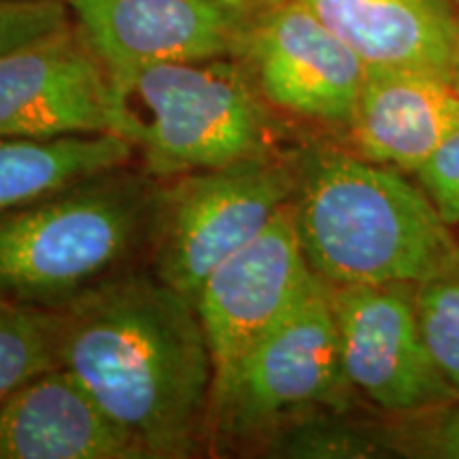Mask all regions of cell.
Here are the masks:
<instances>
[{
  "label": "cell",
  "instance_id": "cell-13",
  "mask_svg": "<svg viewBox=\"0 0 459 459\" xmlns=\"http://www.w3.org/2000/svg\"><path fill=\"white\" fill-rule=\"evenodd\" d=\"M459 130V96L426 73L368 68L349 124L358 156L415 175Z\"/></svg>",
  "mask_w": 459,
  "mask_h": 459
},
{
  "label": "cell",
  "instance_id": "cell-6",
  "mask_svg": "<svg viewBox=\"0 0 459 459\" xmlns=\"http://www.w3.org/2000/svg\"><path fill=\"white\" fill-rule=\"evenodd\" d=\"M294 189L296 160L277 152L162 181L147 266L196 304L204 279L254 240Z\"/></svg>",
  "mask_w": 459,
  "mask_h": 459
},
{
  "label": "cell",
  "instance_id": "cell-19",
  "mask_svg": "<svg viewBox=\"0 0 459 459\" xmlns=\"http://www.w3.org/2000/svg\"><path fill=\"white\" fill-rule=\"evenodd\" d=\"M415 179L440 217L451 228L459 226V130L419 166Z\"/></svg>",
  "mask_w": 459,
  "mask_h": 459
},
{
  "label": "cell",
  "instance_id": "cell-10",
  "mask_svg": "<svg viewBox=\"0 0 459 459\" xmlns=\"http://www.w3.org/2000/svg\"><path fill=\"white\" fill-rule=\"evenodd\" d=\"M107 73L237 57L251 17L217 0H66Z\"/></svg>",
  "mask_w": 459,
  "mask_h": 459
},
{
  "label": "cell",
  "instance_id": "cell-8",
  "mask_svg": "<svg viewBox=\"0 0 459 459\" xmlns=\"http://www.w3.org/2000/svg\"><path fill=\"white\" fill-rule=\"evenodd\" d=\"M238 60L266 105L349 128L368 66L300 0H281L247 24Z\"/></svg>",
  "mask_w": 459,
  "mask_h": 459
},
{
  "label": "cell",
  "instance_id": "cell-3",
  "mask_svg": "<svg viewBox=\"0 0 459 459\" xmlns=\"http://www.w3.org/2000/svg\"><path fill=\"white\" fill-rule=\"evenodd\" d=\"M162 181L115 166L0 213V300L62 311L149 264Z\"/></svg>",
  "mask_w": 459,
  "mask_h": 459
},
{
  "label": "cell",
  "instance_id": "cell-11",
  "mask_svg": "<svg viewBox=\"0 0 459 459\" xmlns=\"http://www.w3.org/2000/svg\"><path fill=\"white\" fill-rule=\"evenodd\" d=\"M111 132L108 74L74 24L0 56V136Z\"/></svg>",
  "mask_w": 459,
  "mask_h": 459
},
{
  "label": "cell",
  "instance_id": "cell-17",
  "mask_svg": "<svg viewBox=\"0 0 459 459\" xmlns=\"http://www.w3.org/2000/svg\"><path fill=\"white\" fill-rule=\"evenodd\" d=\"M415 308L423 342L459 398V260L415 285Z\"/></svg>",
  "mask_w": 459,
  "mask_h": 459
},
{
  "label": "cell",
  "instance_id": "cell-7",
  "mask_svg": "<svg viewBox=\"0 0 459 459\" xmlns=\"http://www.w3.org/2000/svg\"><path fill=\"white\" fill-rule=\"evenodd\" d=\"M344 375L355 392L394 415L457 400L434 364L415 308V283L330 285Z\"/></svg>",
  "mask_w": 459,
  "mask_h": 459
},
{
  "label": "cell",
  "instance_id": "cell-1",
  "mask_svg": "<svg viewBox=\"0 0 459 459\" xmlns=\"http://www.w3.org/2000/svg\"><path fill=\"white\" fill-rule=\"evenodd\" d=\"M57 313L60 366L145 459L203 455L215 372L196 304L141 266Z\"/></svg>",
  "mask_w": 459,
  "mask_h": 459
},
{
  "label": "cell",
  "instance_id": "cell-21",
  "mask_svg": "<svg viewBox=\"0 0 459 459\" xmlns=\"http://www.w3.org/2000/svg\"><path fill=\"white\" fill-rule=\"evenodd\" d=\"M217 3L228 4V7L240 11V13L247 17H254L257 13H262V11L271 9L273 4L281 3V0H217Z\"/></svg>",
  "mask_w": 459,
  "mask_h": 459
},
{
  "label": "cell",
  "instance_id": "cell-14",
  "mask_svg": "<svg viewBox=\"0 0 459 459\" xmlns=\"http://www.w3.org/2000/svg\"><path fill=\"white\" fill-rule=\"evenodd\" d=\"M368 68L449 77L455 0H300Z\"/></svg>",
  "mask_w": 459,
  "mask_h": 459
},
{
  "label": "cell",
  "instance_id": "cell-18",
  "mask_svg": "<svg viewBox=\"0 0 459 459\" xmlns=\"http://www.w3.org/2000/svg\"><path fill=\"white\" fill-rule=\"evenodd\" d=\"M68 24L66 0H0V56Z\"/></svg>",
  "mask_w": 459,
  "mask_h": 459
},
{
  "label": "cell",
  "instance_id": "cell-4",
  "mask_svg": "<svg viewBox=\"0 0 459 459\" xmlns=\"http://www.w3.org/2000/svg\"><path fill=\"white\" fill-rule=\"evenodd\" d=\"M107 74L111 132L160 181L274 152L271 107L238 57Z\"/></svg>",
  "mask_w": 459,
  "mask_h": 459
},
{
  "label": "cell",
  "instance_id": "cell-22",
  "mask_svg": "<svg viewBox=\"0 0 459 459\" xmlns=\"http://www.w3.org/2000/svg\"><path fill=\"white\" fill-rule=\"evenodd\" d=\"M446 83H449L451 90L459 96V26H457V39H455V48H453L451 68H449V77H446Z\"/></svg>",
  "mask_w": 459,
  "mask_h": 459
},
{
  "label": "cell",
  "instance_id": "cell-15",
  "mask_svg": "<svg viewBox=\"0 0 459 459\" xmlns=\"http://www.w3.org/2000/svg\"><path fill=\"white\" fill-rule=\"evenodd\" d=\"M134 149L113 132L60 139L0 136V213L49 196L57 189L130 164Z\"/></svg>",
  "mask_w": 459,
  "mask_h": 459
},
{
  "label": "cell",
  "instance_id": "cell-2",
  "mask_svg": "<svg viewBox=\"0 0 459 459\" xmlns=\"http://www.w3.org/2000/svg\"><path fill=\"white\" fill-rule=\"evenodd\" d=\"M294 160L298 240L325 283L417 285L459 260L451 226L406 172L332 147Z\"/></svg>",
  "mask_w": 459,
  "mask_h": 459
},
{
  "label": "cell",
  "instance_id": "cell-9",
  "mask_svg": "<svg viewBox=\"0 0 459 459\" xmlns=\"http://www.w3.org/2000/svg\"><path fill=\"white\" fill-rule=\"evenodd\" d=\"M290 203L200 287L196 311L213 359V381L277 328L317 281L302 254Z\"/></svg>",
  "mask_w": 459,
  "mask_h": 459
},
{
  "label": "cell",
  "instance_id": "cell-12",
  "mask_svg": "<svg viewBox=\"0 0 459 459\" xmlns=\"http://www.w3.org/2000/svg\"><path fill=\"white\" fill-rule=\"evenodd\" d=\"M0 459H145L71 372L56 366L0 404Z\"/></svg>",
  "mask_w": 459,
  "mask_h": 459
},
{
  "label": "cell",
  "instance_id": "cell-20",
  "mask_svg": "<svg viewBox=\"0 0 459 459\" xmlns=\"http://www.w3.org/2000/svg\"><path fill=\"white\" fill-rule=\"evenodd\" d=\"M429 412L434 415L423 426L394 434V449L419 457L459 459V402Z\"/></svg>",
  "mask_w": 459,
  "mask_h": 459
},
{
  "label": "cell",
  "instance_id": "cell-16",
  "mask_svg": "<svg viewBox=\"0 0 459 459\" xmlns=\"http://www.w3.org/2000/svg\"><path fill=\"white\" fill-rule=\"evenodd\" d=\"M60 313L0 300V404L41 372L60 366Z\"/></svg>",
  "mask_w": 459,
  "mask_h": 459
},
{
  "label": "cell",
  "instance_id": "cell-5",
  "mask_svg": "<svg viewBox=\"0 0 459 459\" xmlns=\"http://www.w3.org/2000/svg\"><path fill=\"white\" fill-rule=\"evenodd\" d=\"M351 383L344 375L330 283L315 281L290 315L213 381L206 451L255 455L271 436L321 411H341Z\"/></svg>",
  "mask_w": 459,
  "mask_h": 459
}]
</instances>
